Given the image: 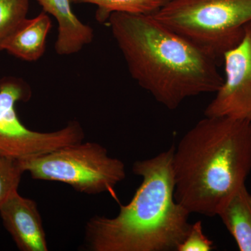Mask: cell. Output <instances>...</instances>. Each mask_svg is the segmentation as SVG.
Returning a JSON list of instances; mask_svg holds the SVG:
<instances>
[{"mask_svg": "<svg viewBox=\"0 0 251 251\" xmlns=\"http://www.w3.org/2000/svg\"><path fill=\"white\" fill-rule=\"evenodd\" d=\"M108 23L133 80L166 108L222 85L217 60L152 15L113 13Z\"/></svg>", "mask_w": 251, "mask_h": 251, "instance_id": "obj_1", "label": "cell"}, {"mask_svg": "<svg viewBox=\"0 0 251 251\" xmlns=\"http://www.w3.org/2000/svg\"><path fill=\"white\" fill-rule=\"evenodd\" d=\"M175 201L190 214L217 216L251 171V126L205 117L183 136L173 158Z\"/></svg>", "mask_w": 251, "mask_h": 251, "instance_id": "obj_2", "label": "cell"}, {"mask_svg": "<svg viewBox=\"0 0 251 251\" xmlns=\"http://www.w3.org/2000/svg\"><path fill=\"white\" fill-rule=\"evenodd\" d=\"M175 146L133 163L143 178L131 201L113 218L95 216L87 223V249L93 251H176L191 224L190 213L175 201Z\"/></svg>", "mask_w": 251, "mask_h": 251, "instance_id": "obj_3", "label": "cell"}, {"mask_svg": "<svg viewBox=\"0 0 251 251\" xmlns=\"http://www.w3.org/2000/svg\"><path fill=\"white\" fill-rule=\"evenodd\" d=\"M151 15L218 61L242 40L251 0H169Z\"/></svg>", "mask_w": 251, "mask_h": 251, "instance_id": "obj_4", "label": "cell"}, {"mask_svg": "<svg viewBox=\"0 0 251 251\" xmlns=\"http://www.w3.org/2000/svg\"><path fill=\"white\" fill-rule=\"evenodd\" d=\"M18 161L32 179L64 183L87 195L110 192L126 177L125 163L93 142L72 144Z\"/></svg>", "mask_w": 251, "mask_h": 251, "instance_id": "obj_5", "label": "cell"}, {"mask_svg": "<svg viewBox=\"0 0 251 251\" xmlns=\"http://www.w3.org/2000/svg\"><path fill=\"white\" fill-rule=\"evenodd\" d=\"M31 89L19 77L0 80V156L23 159L39 156L77 141L76 129L68 124L62 129L39 132L28 128L18 116V102H27Z\"/></svg>", "mask_w": 251, "mask_h": 251, "instance_id": "obj_6", "label": "cell"}, {"mask_svg": "<svg viewBox=\"0 0 251 251\" xmlns=\"http://www.w3.org/2000/svg\"><path fill=\"white\" fill-rule=\"evenodd\" d=\"M226 77L205 117H228L251 126V22L241 42L224 54Z\"/></svg>", "mask_w": 251, "mask_h": 251, "instance_id": "obj_7", "label": "cell"}, {"mask_svg": "<svg viewBox=\"0 0 251 251\" xmlns=\"http://www.w3.org/2000/svg\"><path fill=\"white\" fill-rule=\"evenodd\" d=\"M0 217L16 247L21 251H49L42 219L37 204L17 191L1 206Z\"/></svg>", "mask_w": 251, "mask_h": 251, "instance_id": "obj_8", "label": "cell"}, {"mask_svg": "<svg viewBox=\"0 0 251 251\" xmlns=\"http://www.w3.org/2000/svg\"><path fill=\"white\" fill-rule=\"evenodd\" d=\"M43 11L57 20L58 35L54 50L59 55L80 52L93 41V28L81 22L73 11L70 0H36Z\"/></svg>", "mask_w": 251, "mask_h": 251, "instance_id": "obj_9", "label": "cell"}, {"mask_svg": "<svg viewBox=\"0 0 251 251\" xmlns=\"http://www.w3.org/2000/svg\"><path fill=\"white\" fill-rule=\"evenodd\" d=\"M49 14L42 11L36 17L26 19L5 46L4 50L27 62H35L46 52V39L52 28Z\"/></svg>", "mask_w": 251, "mask_h": 251, "instance_id": "obj_10", "label": "cell"}, {"mask_svg": "<svg viewBox=\"0 0 251 251\" xmlns=\"http://www.w3.org/2000/svg\"><path fill=\"white\" fill-rule=\"evenodd\" d=\"M240 251H251V194L246 184L227 200L218 212Z\"/></svg>", "mask_w": 251, "mask_h": 251, "instance_id": "obj_11", "label": "cell"}, {"mask_svg": "<svg viewBox=\"0 0 251 251\" xmlns=\"http://www.w3.org/2000/svg\"><path fill=\"white\" fill-rule=\"evenodd\" d=\"M74 4H91L97 6L96 20L108 22L113 13L151 15L161 9L169 0H70Z\"/></svg>", "mask_w": 251, "mask_h": 251, "instance_id": "obj_12", "label": "cell"}, {"mask_svg": "<svg viewBox=\"0 0 251 251\" xmlns=\"http://www.w3.org/2000/svg\"><path fill=\"white\" fill-rule=\"evenodd\" d=\"M29 0H0V52L27 19Z\"/></svg>", "mask_w": 251, "mask_h": 251, "instance_id": "obj_13", "label": "cell"}, {"mask_svg": "<svg viewBox=\"0 0 251 251\" xmlns=\"http://www.w3.org/2000/svg\"><path fill=\"white\" fill-rule=\"evenodd\" d=\"M24 173L18 159L0 156V206L17 191Z\"/></svg>", "mask_w": 251, "mask_h": 251, "instance_id": "obj_14", "label": "cell"}, {"mask_svg": "<svg viewBox=\"0 0 251 251\" xmlns=\"http://www.w3.org/2000/svg\"><path fill=\"white\" fill-rule=\"evenodd\" d=\"M214 248L213 241L203 232L202 221H198L191 224L186 237L179 244L176 251H211Z\"/></svg>", "mask_w": 251, "mask_h": 251, "instance_id": "obj_15", "label": "cell"}]
</instances>
